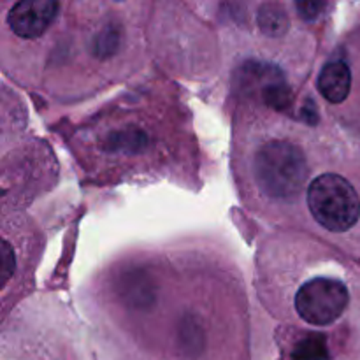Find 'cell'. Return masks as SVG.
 <instances>
[{
    "label": "cell",
    "instance_id": "cell-9",
    "mask_svg": "<svg viewBox=\"0 0 360 360\" xmlns=\"http://www.w3.org/2000/svg\"><path fill=\"white\" fill-rule=\"evenodd\" d=\"M2 262H4V273H2V281L4 285L9 281L11 274H13L14 271V253L13 250H11L9 243L4 241V253H2Z\"/></svg>",
    "mask_w": 360,
    "mask_h": 360
},
{
    "label": "cell",
    "instance_id": "cell-4",
    "mask_svg": "<svg viewBox=\"0 0 360 360\" xmlns=\"http://www.w3.org/2000/svg\"><path fill=\"white\" fill-rule=\"evenodd\" d=\"M58 9V2L53 0H23L11 7L7 23L18 37L37 39L55 21Z\"/></svg>",
    "mask_w": 360,
    "mask_h": 360
},
{
    "label": "cell",
    "instance_id": "cell-3",
    "mask_svg": "<svg viewBox=\"0 0 360 360\" xmlns=\"http://www.w3.org/2000/svg\"><path fill=\"white\" fill-rule=\"evenodd\" d=\"M350 294L343 281L313 278L295 294V311L304 322L323 327L336 322L347 309Z\"/></svg>",
    "mask_w": 360,
    "mask_h": 360
},
{
    "label": "cell",
    "instance_id": "cell-7",
    "mask_svg": "<svg viewBox=\"0 0 360 360\" xmlns=\"http://www.w3.org/2000/svg\"><path fill=\"white\" fill-rule=\"evenodd\" d=\"M326 9V4L323 2H315V0H309V2H297V11L301 14L302 20L313 21L322 14V11Z\"/></svg>",
    "mask_w": 360,
    "mask_h": 360
},
{
    "label": "cell",
    "instance_id": "cell-1",
    "mask_svg": "<svg viewBox=\"0 0 360 360\" xmlns=\"http://www.w3.org/2000/svg\"><path fill=\"white\" fill-rule=\"evenodd\" d=\"M255 179L267 197L294 202L308 181V162L290 141H269L255 157Z\"/></svg>",
    "mask_w": 360,
    "mask_h": 360
},
{
    "label": "cell",
    "instance_id": "cell-5",
    "mask_svg": "<svg viewBox=\"0 0 360 360\" xmlns=\"http://www.w3.org/2000/svg\"><path fill=\"white\" fill-rule=\"evenodd\" d=\"M352 88L350 67L341 60H334L323 65L319 76V90L333 104H340L348 97Z\"/></svg>",
    "mask_w": 360,
    "mask_h": 360
},
{
    "label": "cell",
    "instance_id": "cell-6",
    "mask_svg": "<svg viewBox=\"0 0 360 360\" xmlns=\"http://www.w3.org/2000/svg\"><path fill=\"white\" fill-rule=\"evenodd\" d=\"M259 21L260 30L269 37H281L288 30V14L280 4H264L259 9Z\"/></svg>",
    "mask_w": 360,
    "mask_h": 360
},
{
    "label": "cell",
    "instance_id": "cell-8",
    "mask_svg": "<svg viewBox=\"0 0 360 360\" xmlns=\"http://www.w3.org/2000/svg\"><path fill=\"white\" fill-rule=\"evenodd\" d=\"M118 44V37H116L115 30H109L105 35H98L97 42H95V53L97 55H111L115 51V46Z\"/></svg>",
    "mask_w": 360,
    "mask_h": 360
},
{
    "label": "cell",
    "instance_id": "cell-2",
    "mask_svg": "<svg viewBox=\"0 0 360 360\" xmlns=\"http://www.w3.org/2000/svg\"><path fill=\"white\" fill-rule=\"evenodd\" d=\"M308 207L313 218L330 232H347L360 218V199L343 176L320 174L308 186Z\"/></svg>",
    "mask_w": 360,
    "mask_h": 360
}]
</instances>
